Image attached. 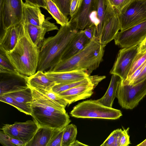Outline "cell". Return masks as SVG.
<instances>
[{"label":"cell","instance_id":"6da1fadb","mask_svg":"<svg viewBox=\"0 0 146 146\" xmlns=\"http://www.w3.org/2000/svg\"><path fill=\"white\" fill-rule=\"evenodd\" d=\"M79 31L69 21L61 26L54 36L45 38L40 48L37 71H44L52 68L61 60L70 41Z\"/></svg>","mask_w":146,"mask_h":146},{"label":"cell","instance_id":"7a4b0ae2","mask_svg":"<svg viewBox=\"0 0 146 146\" xmlns=\"http://www.w3.org/2000/svg\"><path fill=\"white\" fill-rule=\"evenodd\" d=\"M39 50L40 48L32 40L24 23L16 45L12 50L5 53L18 72L30 76L35 74L37 70Z\"/></svg>","mask_w":146,"mask_h":146},{"label":"cell","instance_id":"3957f363","mask_svg":"<svg viewBox=\"0 0 146 146\" xmlns=\"http://www.w3.org/2000/svg\"><path fill=\"white\" fill-rule=\"evenodd\" d=\"M104 48L99 40L95 38L78 53L68 59L61 60L48 71L58 72L82 70L90 75L102 62Z\"/></svg>","mask_w":146,"mask_h":146},{"label":"cell","instance_id":"277c9868","mask_svg":"<svg viewBox=\"0 0 146 146\" xmlns=\"http://www.w3.org/2000/svg\"><path fill=\"white\" fill-rule=\"evenodd\" d=\"M70 114L77 118L110 119H117L122 115L120 110L104 106L92 100L78 103L73 108Z\"/></svg>","mask_w":146,"mask_h":146},{"label":"cell","instance_id":"5b68a950","mask_svg":"<svg viewBox=\"0 0 146 146\" xmlns=\"http://www.w3.org/2000/svg\"><path fill=\"white\" fill-rule=\"evenodd\" d=\"M33 121L39 127L62 129L71 122L66 112H53L32 102L31 105Z\"/></svg>","mask_w":146,"mask_h":146},{"label":"cell","instance_id":"8992f818","mask_svg":"<svg viewBox=\"0 0 146 146\" xmlns=\"http://www.w3.org/2000/svg\"><path fill=\"white\" fill-rule=\"evenodd\" d=\"M146 96V78L133 85L123 84L121 80L116 97L122 108L132 110L137 106Z\"/></svg>","mask_w":146,"mask_h":146},{"label":"cell","instance_id":"52a82bcc","mask_svg":"<svg viewBox=\"0 0 146 146\" xmlns=\"http://www.w3.org/2000/svg\"><path fill=\"white\" fill-rule=\"evenodd\" d=\"M122 31L146 20V0H133L117 12Z\"/></svg>","mask_w":146,"mask_h":146},{"label":"cell","instance_id":"ba28073f","mask_svg":"<svg viewBox=\"0 0 146 146\" xmlns=\"http://www.w3.org/2000/svg\"><path fill=\"white\" fill-rule=\"evenodd\" d=\"M23 0H0L1 24L3 31L22 20Z\"/></svg>","mask_w":146,"mask_h":146},{"label":"cell","instance_id":"9c48e42d","mask_svg":"<svg viewBox=\"0 0 146 146\" xmlns=\"http://www.w3.org/2000/svg\"><path fill=\"white\" fill-rule=\"evenodd\" d=\"M146 38V20L119 31L114 40L116 45L122 48L139 45Z\"/></svg>","mask_w":146,"mask_h":146},{"label":"cell","instance_id":"30bf717a","mask_svg":"<svg viewBox=\"0 0 146 146\" xmlns=\"http://www.w3.org/2000/svg\"><path fill=\"white\" fill-rule=\"evenodd\" d=\"M138 45L122 48L119 51L110 73L119 76L122 81L127 78L135 56Z\"/></svg>","mask_w":146,"mask_h":146},{"label":"cell","instance_id":"8fae6325","mask_svg":"<svg viewBox=\"0 0 146 146\" xmlns=\"http://www.w3.org/2000/svg\"><path fill=\"white\" fill-rule=\"evenodd\" d=\"M39 127L34 121L29 120L23 122H15L13 124H5L1 129L10 137L23 142L26 146Z\"/></svg>","mask_w":146,"mask_h":146},{"label":"cell","instance_id":"7c38bea8","mask_svg":"<svg viewBox=\"0 0 146 146\" xmlns=\"http://www.w3.org/2000/svg\"><path fill=\"white\" fill-rule=\"evenodd\" d=\"M97 0H82L76 12L69 21L79 30L94 26L92 21L96 10Z\"/></svg>","mask_w":146,"mask_h":146},{"label":"cell","instance_id":"4fadbf2b","mask_svg":"<svg viewBox=\"0 0 146 146\" xmlns=\"http://www.w3.org/2000/svg\"><path fill=\"white\" fill-rule=\"evenodd\" d=\"M120 29L117 12L112 7L108 13L105 19L104 26L99 39L101 44L105 47L107 44L114 39Z\"/></svg>","mask_w":146,"mask_h":146},{"label":"cell","instance_id":"5bb4252c","mask_svg":"<svg viewBox=\"0 0 146 146\" xmlns=\"http://www.w3.org/2000/svg\"><path fill=\"white\" fill-rule=\"evenodd\" d=\"M0 96L8 93L20 90L29 87L27 76H17L0 73Z\"/></svg>","mask_w":146,"mask_h":146},{"label":"cell","instance_id":"9a60e30c","mask_svg":"<svg viewBox=\"0 0 146 146\" xmlns=\"http://www.w3.org/2000/svg\"><path fill=\"white\" fill-rule=\"evenodd\" d=\"M96 87L93 82H90L76 86L58 95L66 100L68 105H70L78 100L90 97Z\"/></svg>","mask_w":146,"mask_h":146},{"label":"cell","instance_id":"2e32d148","mask_svg":"<svg viewBox=\"0 0 146 146\" xmlns=\"http://www.w3.org/2000/svg\"><path fill=\"white\" fill-rule=\"evenodd\" d=\"M51 18L49 17L46 18L42 25L40 26L24 23L32 40L39 48L45 39L44 36L46 33L58 30V27L54 23H51L49 21Z\"/></svg>","mask_w":146,"mask_h":146},{"label":"cell","instance_id":"e0dca14e","mask_svg":"<svg viewBox=\"0 0 146 146\" xmlns=\"http://www.w3.org/2000/svg\"><path fill=\"white\" fill-rule=\"evenodd\" d=\"M24 23L11 27L4 30L0 38V50L5 52L12 50L15 47L21 32Z\"/></svg>","mask_w":146,"mask_h":146},{"label":"cell","instance_id":"ac0fdd59","mask_svg":"<svg viewBox=\"0 0 146 146\" xmlns=\"http://www.w3.org/2000/svg\"><path fill=\"white\" fill-rule=\"evenodd\" d=\"M45 72L56 84L78 81L89 78L90 76L85 71L78 70L58 72L48 71Z\"/></svg>","mask_w":146,"mask_h":146},{"label":"cell","instance_id":"d6986e66","mask_svg":"<svg viewBox=\"0 0 146 146\" xmlns=\"http://www.w3.org/2000/svg\"><path fill=\"white\" fill-rule=\"evenodd\" d=\"M112 7L109 0H97L94 24L95 38L99 40L104 26L106 17Z\"/></svg>","mask_w":146,"mask_h":146},{"label":"cell","instance_id":"ffe728a7","mask_svg":"<svg viewBox=\"0 0 146 146\" xmlns=\"http://www.w3.org/2000/svg\"><path fill=\"white\" fill-rule=\"evenodd\" d=\"M40 7L26 1L23 2L22 21L25 23L41 26L45 19Z\"/></svg>","mask_w":146,"mask_h":146},{"label":"cell","instance_id":"44dd1931","mask_svg":"<svg viewBox=\"0 0 146 146\" xmlns=\"http://www.w3.org/2000/svg\"><path fill=\"white\" fill-rule=\"evenodd\" d=\"M90 41L85 36L82 30L78 31L69 44L62 60L68 59L76 55L84 48Z\"/></svg>","mask_w":146,"mask_h":146},{"label":"cell","instance_id":"7402d4cb","mask_svg":"<svg viewBox=\"0 0 146 146\" xmlns=\"http://www.w3.org/2000/svg\"><path fill=\"white\" fill-rule=\"evenodd\" d=\"M26 80L28 86L35 89L50 90L56 84L52 79L41 71H37L33 75L27 76Z\"/></svg>","mask_w":146,"mask_h":146},{"label":"cell","instance_id":"603a6c76","mask_svg":"<svg viewBox=\"0 0 146 146\" xmlns=\"http://www.w3.org/2000/svg\"><path fill=\"white\" fill-rule=\"evenodd\" d=\"M31 89L33 97V103L53 112H66L65 108L36 90Z\"/></svg>","mask_w":146,"mask_h":146},{"label":"cell","instance_id":"cb8c5ba5","mask_svg":"<svg viewBox=\"0 0 146 146\" xmlns=\"http://www.w3.org/2000/svg\"><path fill=\"white\" fill-rule=\"evenodd\" d=\"M56 129L39 127L33 138L26 146H48Z\"/></svg>","mask_w":146,"mask_h":146},{"label":"cell","instance_id":"d4e9b609","mask_svg":"<svg viewBox=\"0 0 146 146\" xmlns=\"http://www.w3.org/2000/svg\"><path fill=\"white\" fill-rule=\"evenodd\" d=\"M121 80V78L119 76L112 74L109 85L105 94L96 101L104 106L112 108Z\"/></svg>","mask_w":146,"mask_h":146},{"label":"cell","instance_id":"484cf974","mask_svg":"<svg viewBox=\"0 0 146 146\" xmlns=\"http://www.w3.org/2000/svg\"><path fill=\"white\" fill-rule=\"evenodd\" d=\"M45 9L51 14L55 20L56 23L61 26L66 25L69 23L67 17L64 15L52 0H45Z\"/></svg>","mask_w":146,"mask_h":146},{"label":"cell","instance_id":"4316f807","mask_svg":"<svg viewBox=\"0 0 146 146\" xmlns=\"http://www.w3.org/2000/svg\"><path fill=\"white\" fill-rule=\"evenodd\" d=\"M5 94L11 96L19 103L30 106L33 102V97L32 89L29 86L24 89Z\"/></svg>","mask_w":146,"mask_h":146},{"label":"cell","instance_id":"83f0119b","mask_svg":"<svg viewBox=\"0 0 146 146\" xmlns=\"http://www.w3.org/2000/svg\"><path fill=\"white\" fill-rule=\"evenodd\" d=\"M90 82H93L95 84L94 76H90L89 78L78 81L56 84L52 88L51 90L57 94H58L62 92L76 86Z\"/></svg>","mask_w":146,"mask_h":146},{"label":"cell","instance_id":"f1b7e54d","mask_svg":"<svg viewBox=\"0 0 146 146\" xmlns=\"http://www.w3.org/2000/svg\"><path fill=\"white\" fill-rule=\"evenodd\" d=\"M0 73L14 75H23L20 74L16 70L7 57L5 52L1 50Z\"/></svg>","mask_w":146,"mask_h":146},{"label":"cell","instance_id":"f546056e","mask_svg":"<svg viewBox=\"0 0 146 146\" xmlns=\"http://www.w3.org/2000/svg\"><path fill=\"white\" fill-rule=\"evenodd\" d=\"M77 128L73 124H68L64 128L61 146H70L76 140Z\"/></svg>","mask_w":146,"mask_h":146},{"label":"cell","instance_id":"4dcf8cb0","mask_svg":"<svg viewBox=\"0 0 146 146\" xmlns=\"http://www.w3.org/2000/svg\"><path fill=\"white\" fill-rule=\"evenodd\" d=\"M0 101L13 106L21 112L27 115H31V106L19 103L8 95L5 94L0 96Z\"/></svg>","mask_w":146,"mask_h":146},{"label":"cell","instance_id":"1f68e13d","mask_svg":"<svg viewBox=\"0 0 146 146\" xmlns=\"http://www.w3.org/2000/svg\"><path fill=\"white\" fill-rule=\"evenodd\" d=\"M122 130H114L104 141L101 146H119L120 139Z\"/></svg>","mask_w":146,"mask_h":146},{"label":"cell","instance_id":"d6a6232c","mask_svg":"<svg viewBox=\"0 0 146 146\" xmlns=\"http://www.w3.org/2000/svg\"><path fill=\"white\" fill-rule=\"evenodd\" d=\"M0 143L4 146H25L23 142L10 137L3 131H0Z\"/></svg>","mask_w":146,"mask_h":146},{"label":"cell","instance_id":"836d02e7","mask_svg":"<svg viewBox=\"0 0 146 146\" xmlns=\"http://www.w3.org/2000/svg\"><path fill=\"white\" fill-rule=\"evenodd\" d=\"M35 89L65 108L68 105V102L66 100L60 97L51 90H47L41 89Z\"/></svg>","mask_w":146,"mask_h":146},{"label":"cell","instance_id":"e575fe53","mask_svg":"<svg viewBox=\"0 0 146 146\" xmlns=\"http://www.w3.org/2000/svg\"><path fill=\"white\" fill-rule=\"evenodd\" d=\"M146 61V51L142 53H137L134 59L127 77L131 75Z\"/></svg>","mask_w":146,"mask_h":146},{"label":"cell","instance_id":"d590c367","mask_svg":"<svg viewBox=\"0 0 146 146\" xmlns=\"http://www.w3.org/2000/svg\"><path fill=\"white\" fill-rule=\"evenodd\" d=\"M57 6L61 11L67 16L70 15L72 0H52Z\"/></svg>","mask_w":146,"mask_h":146},{"label":"cell","instance_id":"8d00e7d4","mask_svg":"<svg viewBox=\"0 0 146 146\" xmlns=\"http://www.w3.org/2000/svg\"><path fill=\"white\" fill-rule=\"evenodd\" d=\"M64 130L56 129L48 146H61Z\"/></svg>","mask_w":146,"mask_h":146},{"label":"cell","instance_id":"74e56055","mask_svg":"<svg viewBox=\"0 0 146 146\" xmlns=\"http://www.w3.org/2000/svg\"><path fill=\"white\" fill-rule=\"evenodd\" d=\"M133 0H109L110 3L117 12L121 11Z\"/></svg>","mask_w":146,"mask_h":146},{"label":"cell","instance_id":"f35d334b","mask_svg":"<svg viewBox=\"0 0 146 146\" xmlns=\"http://www.w3.org/2000/svg\"><path fill=\"white\" fill-rule=\"evenodd\" d=\"M129 128L123 129L122 130L120 139L119 146H127L130 144V137L128 134Z\"/></svg>","mask_w":146,"mask_h":146},{"label":"cell","instance_id":"ab89813d","mask_svg":"<svg viewBox=\"0 0 146 146\" xmlns=\"http://www.w3.org/2000/svg\"><path fill=\"white\" fill-rule=\"evenodd\" d=\"M82 31L85 36L91 41L96 38L94 26L86 28Z\"/></svg>","mask_w":146,"mask_h":146},{"label":"cell","instance_id":"60d3db41","mask_svg":"<svg viewBox=\"0 0 146 146\" xmlns=\"http://www.w3.org/2000/svg\"><path fill=\"white\" fill-rule=\"evenodd\" d=\"M82 0H72L70 6V15L72 17L78 9Z\"/></svg>","mask_w":146,"mask_h":146},{"label":"cell","instance_id":"b9f144b4","mask_svg":"<svg viewBox=\"0 0 146 146\" xmlns=\"http://www.w3.org/2000/svg\"><path fill=\"white\" fill-rule=\"evenodd\" d=\"M146 78V64L139 74L136 78L132 85L135 84L142 81Z\"/></svg>","mask_w":146,"mask_h":146},{"label":"cell","instance_id":"7bdbcfd3","mask_svg":"<svg viewBox=\"0 0 146 146\" xmlns=\"http://www.w3.org/2000/svg\"><path fill=\"white\" fill-rule=\"evenodd\" d=\"M146 51V38L138 45V53H142Z\"/></svg>","mask_w":146,"mask_h":146},{"label":"cell","instance_id":"ee69618b","mask_svg":"<svg viewBox=\"0 0 146 146\" xmlns=\"http://www.w3.org/2000/svg\"><path fill=\"white\" fill-rule=\"evenodd\" d=\"M36 1L39 7L45 9L46 6L45 0H36Z\"/></svg>","mask_w":146,"mask_h":146},{"label":"cell","instance_id":"f6af8a7d","mask_svg":"<svg viewBox=\"0 0 146 146\" xmlns=\"http://www.w3.org/2000/svg\"><path fill=\"white\" fill-rule=\"evenodd\" d=\"M87 146L88 145L83 144L77 140H76L72 143L70 146Z\"/></svg>","mask_w":146,"mask_h":146},{"label":"cell","instance_id":"bcb514c9","mask_svg":"<svg viewBox=\"0 0 146 146\" xmlns=\"http://www.w3.org/2000/svg\"><path fill=\"white\" fill-rule=\"evenodd\" d=\"M25 1L31 4L38 6L36 0H25Z\"/></svg>","mask_w":146,"mask_h":146},{"label":"cell","instance_id":"7dc6e473","mask_svg":"<svg viewBox=\"0 0 146 146\" xmlns=\"http://www.w3.org/2000/svg\"><path fill=\"white\" fill-rule=\"evenodd\" d=\"M137 146H146V139L141 143L136 145Z\"/></svg>","mask_w":146,"mask_h":146},{"label":"cell","instance_id":"c3c4849f","mask_svg":"<svg viewBox=\"0 0 146 146\" xmlns=\"http://www.w3.org/2000/svg\"><path fill=\"white\" fill-rule=\"evenodd\" d=\"M145 127H146V123L145 124Z\"/></svg>","mask_w":146,"mask_h":146}]
</instances>
